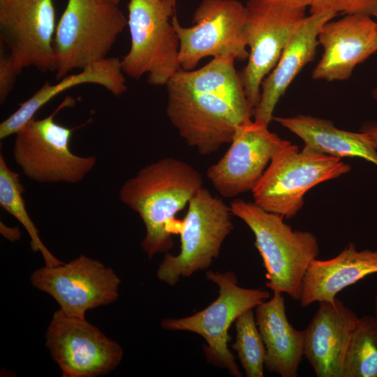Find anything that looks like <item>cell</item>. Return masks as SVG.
<instances>
[{
  "instance_id": "obj_1",
  "label": "cell",
  "mask_w": 377,
  "mask_h": 377,
  "mask_svg": "<svg viewBox=\"0 0 377 377\" xmlns=\"http://www.w3.org/2000/svg\"><path fill=\"white\" fill-rule=\"evenodd\" d=\"M235 61L215 57L196 70L180 68L165 84L168 117L202 155L230 144L237 128L253 116Z\"/></svg>"
},
{
  "instance_id": "obj_2",
  "label": "cell",
  "mask_w": 377,
  "mask_h": 377,
  "mask_svg": "<svg viewBox=\"0 0 377 377\" xmlns=\"http://www.w3.org/2000/svg\"><path fill=\"white\" fill-rule=\"evenodd\" d=\"M202 184V176L193 166L167 157L143 167L122 185L121 201L145 226L141 247L149 259L172 248V235L177 233L180 221L175 216Z\"/></svg>"
},
{
  "instance_id": "obj_3",
  "label": "cell",
  "mask_w": 377,
  "mask_h": 377,
  "mask_svg": "<svg viewBox=\"0 0 377 377\" xmlns=\"http://www.w3.org/2000/svg\"><path fill=\"white\" fill-rule=\"evenodd\" d=\"M230 207L233 216L246 223L255 237L266 269L267 287L299 302L305 273L319 254L316 237L310 232L293 230L283 216L253 202L236 199Z\"/></svg>"
},
{
  "instance_id": "obj_4",
  "label": "cell",
  "mask_w": 377,
  "mask_h": 377,
  "mask_svg": "<svg viewBox=\"0 0 377 377\" xmlns=\"http://www.w3.org/2000/svg\"><path fill=\"white\" fill-rule=\"evenodd\" d=\"M350 169L340 158L305 145L299 150L285 140L252 189L253 202L267 212L290 219L303 207L307 191Z\"/></svg>"
},
{
  "instance_id": "obj_5",
  "label": "cell",
  "mask_w": 377,
  "mask_h": 377,
  "mask_svg": "<svg viewBox=\"0 0 377 377\" xmlns=\"http://www.w3.org/2000/svg\"><path fill=\"white\" fill-rule=\"evenodd\" d=\"M127 24L116 3L68 0L54 38L57 79L107 58Z\"/></svg>"
},
{
  "instance_id": "obj_6",
  "label": "cell",
  "mask_w": 377,
  "mask_h": 377,
  "mask_svg": "<svg viewBox=\"0 0 377 377\" xmlns=\"http://www.w3.org/2000/svg\"><path fill=\"white\" fill-rule=\"evenodd\" d=\"M177 0H129L131 46L121 59L124 73L138 79L147 74L152 85H165L181 67L179 40L172 18Z\"/></svg>"
},
{
  "instance_id": "obj_7",
  "label": "cell",
  "mask_w": 377,
  "mask_h": 377,
  "mask_svg": "<svg viewBox=\"0 0 377 377\" xmlns=\"http://www.w3.org/2000/svg\"><path fill=\"white\" fill-rule=\"evenodd\" d=\"M205 275L218 286L217 298L191 316L163 319L161 327L167 331L191 332L200 336L205 341L203 353L207 362L227 370L235 377H242V372L228 347L230 339L228 330L242 313L269 299V293L262 289L241 287L232 271L209 270Z\"/></svg>"
},
{
  "instance_id": "obj_8",
  "label": "cell",
  "mask_w": 377,
  "mask_h": 377,
  "mask_svg": "<svg viewBox=\"0 0 377 377\" xmlns=\"http://www.w3.org/2000/svg\"><path fill=\"white\" fill-rule=\"evenodd\" d=\"M232 215L223 200L201 188L179 222L180 251L177 255L165 254L157 269L158 279L173 286L182 278L207 269L233 229Z\"/></svg>"
},
{
  "instance_id": "obj_9",
  "label": "cell",
  "mask_w": 377,
  "mask_h": 377,
  "mask_svg": "<svg viewBox=\"0 0 377 377\" xmlns=\"http://www.w3.org/2000/svg\"><path fill=\"white\" fill-rule=\"evenodd\" d=\"M309 0H249L245 4L248 61L239 73L254 110L263 80L276 64L290 38L306 17Z\"/></svg>"
},
{
  "instance_id": "obj_10",
  "label": "cell",
  "mask_w": 377,
  "mask_h": 377,
  "mask_svg": "<svg viewBox=\"0 0 377 377\" xmlns=\"http://www.w3.org/2000/svg\"><path fill=\"white\" fill-rule=\"evenodd\" d=\"M73 103L72 98L65 100L52 114L40 119L34 117L15 134L13 158L29 179L44 184H76L96 164L94 156L71 151L73 129L54 120L60 109Z\"/></svg>"
},
{
  "instance_id": "obj_11",
  "label": "cell",
  "mask_w": 377,
  "mask_h": 377,
  "mask_svg": "<svg viewBox=\"0 0 377 377\" xmlns=\"http://www.w3.org/2000/svg\"><path fill=\"white\" fill-rule=\"evenodd\" d=\"M246 9L237 0H202L193 15L194 24L182 27L172 18L179 40L181 68L193 70L205 57L245 60L249 50L245 35Z\"/></svg>"
},
{
  "instance_id": "obj_12",
  "label": "cell",
  "mask_w": 377,
  "mask_h": 377,
  "mask_svg": "<svg viewBox=\"0 0 377 377\" xmlns=\"http://www.w3.org/2000/svg\"><path fill=\"white\" fill-rule=\"evenodd\" d=\"M32 286L50 295L66 316L85 318L86 312L114 302L121 279L99 260L80 255L67 263L33 272Z\"/></svg>"
},
{
  "instance_id": "obj_13",
  "label": "cell",
  "mask_w": 377,
  "mask_h": 377,
  "mask_svg": "<svg viewBox=\"0 0 377 377\" xmlns=\"http://www.w3.org/2000/svg\"><path fill=\"white\" fill-rule=\"evenodd\" d=\"M46 346L63 377H97L115 369L123 349L86 318L56 311L46 332Z\"/></svg>"
},
{
  "instance_id": "obj_14",
  "label": "cell",
  "mask_w": 377,
  "mask_h": 377,
  "mask_svg": "<svg viewBox=\"0 0 377 377\" xmlns=\"http://www.w3.org/2000/svg\"><path fill=\"white\" fill-rule=\"evenodd\" d=\"M57 24L54 0H0L1 42L19 74L28 67L56 71Z\"/></svg>"
},
{
  "instance_id": "obj_15",
  "label": "cell",
  "mask_w": 377,
  "mask_h": 377,
  "mask_svg": "<svg viewBox=\"0 0 377 377\" xmlns=\"http://www.w3.org/2000/svg\"><path fill=\"white\" fill-rule=\"evenodd\" d=\"M284 141L268 124L251 119L237 128L227 151L207 168V179L225 198L251 191Z\"/></svg>"
},
{
  "instance_id": "obj_16",
  "label": "cell",
  "mask_w": 377,
  "mask_h": 377,
  "mask_svg": "<svg viewBox=\"0 0 377 377\" xmlns=\"http://www.w3.org/2000/svg\"><path fill=\"white\" fill-rule=\"evenodd\" d=\"M323 49L312 73L315 80L342 81L377 52V23L365 14H348L327 22L318 36Z\"/></svg>"
},
{
  "instance_id": "obj_17",
  "label": "cell",
  "mask_w": 377,
  "mask_h": 377,
  "mask_svg": "<svg viewBox=\"0 0 377 377\" xmlns=\"http://www.w3.org/2000/svg\"><path fill=\"white\" fill-rule=\"evenodd\" d=\"M304 330V357L318 377H343V362L359 317L341 300L320 302Z\"/></svg>"
},
{
  "instance_id": "obj_18",
  "label": "cell",
  "mask_w": 377,
  "mask_h": 377,
  "mask_svg": "<svg viewBox=\"0 0 377 377\" xmlns=\"http://www.w3.org/2000/svg\"><path fill=\"white\" fill-rule=\"evenodd\" d=\"M337 15L332 12L311 13L295 29L281 54L263 80L259 102L253 112L254 120L269 125L274 119L275 108L294 78L313 60L321 27Z\"/></svg>"
},
{
  "instance_id": "obj_19",
  "label": "cell",
  "mask_w": 377,
  "mask_h": 377,
  "mask_svg": "<svg viewBox=\"0 0 377 377\" xmlns=\"http://www.w3.org/2000/svg\"><path fill=\"white\" fill-rule=\"evenodd\" d=\"M373 274H377V250H358L350 243L335 257L311 263L302 282L300 305L333 302L338 293Z\"/></svg>"
},
{
  "instance_id": "obj_20",
  "label": "cell",
  "mask_w": 377,
  "mask_h": 377,
  "mask_svg": "<svg viewBox=\"0 0 377 377\" xmlns=\"http://www.w3.org/2000/svg\"><path fill=\"white\" fill-rule=\"evenodd\" d=\"M255 318L266 349V369L281 377H297L304 356V330L288 322L282 293L273 292L270 300L258 305Z\"/></svg>"
},
{
  "instance_id": "obj_21",
  "label": "cell",
  "mask_w": 377,
  "mask_h": 377,
  "mask_svg": "<svg viewBox=\"0 0 377 377\" xmlns=\"http://www.w3.org/2000/svg\"><path fill=\"white\" fill-rule=\"evenodd\" d=\"M54 84L45 82L29 98L0 124V139L15 135L25 124L35 117L36 112L59 94L82 84H95L105 88L114 96H119L127 91L121 59L107 57L93 63L80 72L67 75Z\"/></svg>"
},
{
  "instance_id": "obj_22",
  "label": "cell",
  "mask_w": 377,
  "mask_h": 377,
  "mask_svg": "<svg viewBox=\"0 0 377 377\" xmlns=\"http://www.w3.org/2000/svg\"><path fill=\"white\" fill-rule=\"evenodd\" d=\"M273 120L315 151L340 159L359 157L377 166V149L361 131L341 130L335 127L330 120L310 115L274 117Z\"/></svg>"
},
{
  "instance_id": "obj_23",
  "label": "cell",
  "mask_w": 377,
  "mask_h": 377,
  "mask_svg": "<svg viewBox=\"0 0 377 377\" xmlns=\"http://www.w3.org/2000/svg\"><path fill=\"white\" fill-rule=\"evenodd\" d=\"M25 189L19 174L7 165L3 156L0 154V206L15 217L26 229L31 239V247L35 252L39 251L45 261V265L52 267L61 263L46 248L39 237V232L31 219L26 209L23 193Z\"/></svg>"
},
{
  "instance_id": "obj_24",
  "label": "cell",
  "mask_w": 377,
  "mask_h": 377,
  "mask_svg": "<svg viewBox=\"0 0 377 377\" xmlns=\"http://www.w3.org/2000/svg\"><path fill=\"white\" fill-rule=\"evenodd\" d=\"M343 377H377V316L358 318L346 350Z\"/></svg>"
},
{
  "instance_id": "obj_25",
  "label": "cell",
  "mask_w": 377,
  "mask_h": 377,
  "mask_svg": "<svg viewBox=\"0 0 377 377\" xmlns=\"http://www.w3.org/2000/svg\"><path fill=\"white\" fill-rule=\"evenodd\" d=\"M236 337L232 345L247 377H263L266 349L255 318L249 309L235 320Z\"/></svg>"
},
{
  "instance_id": "obj_26",
  "label": "cell",
  "mask_w": 377,
  "mask_h": 377,
  "mask_svg": "<svg viewBox=\"0 0 377 377\" xmlns=\"http://www.w3.org/2000/svg\"><path fill=\"white\" fill-rule=\"evenodd\" d=\"M309 8L310 13H360L372 17L377 12V0H309Z\"/></svg>"
},
{
  "instance_id": "obj_27",
  "label": "cell",
  "mask_w": 377,
  "mask_h": 377,
  "mask_svg": "<svg viewBox=\"0 0 377 377\" xmlns=\"http://www.w3.org/2000/svg\"><path fill=\"white\" fill-rule=\"evenodd\" d=\"M19 75L9 54L2 47L0 53V102L3 103L13 89L16 77Z\"/></svg>"
},
{
  "instance_id": "obj_28",
  "label": "cell",
  "mask_w": 377,
  "mask_h": 377,
  "mask_svg": "<svg viewBox=\"0 0 377 377\" xmlns=\"http://www.w3.org/2000/svg\"><path fill=\"white\" fill-rule=\"evenodd\" d=\"M360 131L366 134L372 145L377 149V122L367 121L364 123Z\"/></svg>"
},
{
  "instance_id": "obj_29",
  "label": "cell",
  "mask_w": 377,
  "mask_h": 377,
  "mask_svg": "<svg viewBox=\"0 0 377 377\" xmlns=\"http://www.w3.org/2000/svg\"><path fill=\"white\" fill-rule=\"evenodd\" d=\"M1 234L10 242L17 241L21 237V232L17 227H8L3 223H0Z\"/></svg>"
},
{
  "instance_id": "obj_30",
  "label": "cell",
  "mask_w": 377,
  "mask_h": 377,
  "mask_svg": "<svg viewBox=\"0 0 377 377\" xmlns=\"http://www.w3.org/2000/svg\"><path fill=\"white\" fill-rule=\"evenodd\" d=\"M372 97L377 101V87L374 88L372 91Z\"/></svg>"
},
{
  "instance_id": "obj_31",
  "label": "cell",
  "mask_w": 377,
  "mask_h": 377,
  "mask_svg": "<svg viewBox=\"0 0 377 377\" xmlns=\"http://www.w3.org/2000/svg\"><path fill=\"white\" fill-rule=\"evenodd\" d=\"M375 314L377 316V294L375 297Z\"/></svg>"
},
{
  "instance_id": "obj_32",
  "label": "cell",
  "mask_w": 377,
  "mask_h": 377,
  "mask_svg": "<svg viewBox=\"0 0 377 377\" xmlns=\"http://www.w3.org/2000/svg\"><path fill=\"white\" fill-rule=\"evenodd\" d=\"M106 1H112V2L116 3H117V4H118L119 2V0H106Z\"/></svg>"
},
{
  "instance_id": "obj_33",
  "label": "cell",
  "mask_w": 377,
  "mask_h": 377,
  "mask_svg": "<svg viewBox=\"0 0 377 377\" xmlns=\"http://www.w3.org/2000/svg\"><path fill=\"white\" fill-rule=\"evenodd\" d=\"M374 17H376V23H377V12L376 13V14L374 15Z\"/></svg>"
}]
</instances>
